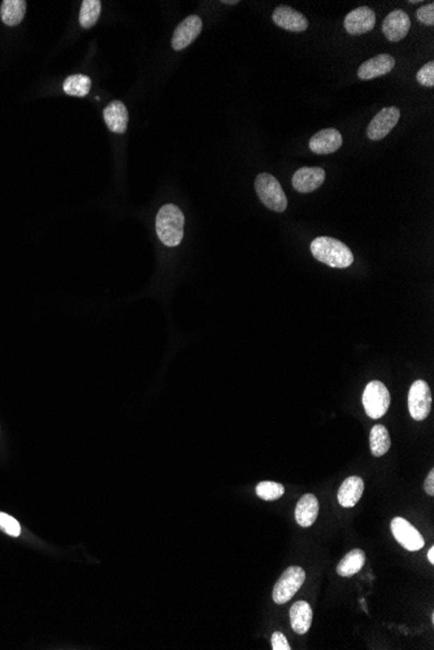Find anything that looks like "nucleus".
I'll return each mask as SVG.
<instances>
[{"mask_svg":"<svg viewBox=\"0 0 434 650\" xmlns=\"http://www.w3.org/2000/svg\"><path fill=\"white\" fill-rule=\"evenodd\" d=\"M202 27H203V24H202L200 17L195 16V15L186 17L176 27V30L173 33V49L181 51V49H186L188 46H190L193 42L197 39L198 35L202 32Z\"/></svg>","mask_w":434,"mask_h":650,"instance_id":"1a4fd4ad","label":"nucleus"},{"mask_svg":"<svg viewBox=\"0 0 434 650\" xmlns=\"http://www.w3.org/2000/svg\"><path fill=\"white\" fill-rule=\"evenodd\" d=\"M394 66H395V59L393 56H390L387 54L377 55V56L369 59L366 63H363L359 66L358 77L363 81L373 80L377 77L390 73L393 70Z\"/></svg>","mask_w":434,"mask_h":650,"instance_id":"4468645a","label":"nucleus"},{"mask_svg":"<svg viewBox=\"0 0 434 650\" xmlns=\"http://www.w3.org/2000/svg\"><path fill=\"white\" fill-rule=\"evenodd\" d=\"M369 444H370V452L375 457H381L386 455L387 450L392 446V439L389 435V431L385 426L382 424H376L369 435Z\"/></svg>","mask_w":434,"mask_h":650,"instance_id":"4be33fe9","label":"nucleus"},{"mask_svg":"<svg viewBox=\"0 0 434 650\" xmlns=\"http://www.w3.org/2000/svg\"><path fill=\"white\" fill-rule=\"evenodd\" d=\"M285 493V487L277 482H260L256 486V495L264 501H276Z\"/></svg>","mask_w":434,"mask_h":650,"instance_id":"393cba45","label":"nucleus"},{"mask_svg":"<svg viewBox=\"0 0 434 650\" xmlns=\"http://www.w3.org/2000/svg\"><path fill=\"white\" fill-rule=\"evenodd\" d=\"M390 526H392V532H393L395 540L406 551L418 552L421 548H424L426 545L424 537L421 536V534L411 525L409 520L401 518V517H395L392 520Z\"/></svg>","mask_w":434,"mask_h":650,"instance_id":"0eeeda50","label":"nucleus"},{"mask_svg":"<svg viewBox=\"0 0 434 650\" xmlns=\"http://www.w3.org/2000/svg\"><path fill=\"white\" fill-rule=\"evenodd\" d=\"M364 492V480L359 477H350L344 480L338 489V503L344 508H354L361 501Z\"/></svg>","mask_w":434,"mask_h":650,"instance_id":"f3484780","label":"nucleus"},{"mask_svg":"<svg viewBox=\"0 0 434 650\" xmlns=\"http://www.w3.org/2000/svg\"><path fill=\"white\" fill-rule=\"evenodd\" d=\"M26 13L25 0H4L1 3L0 16L1 21L8 26H16L24 20Z\"/></svg>","mask_w":434,"mask_h":650,"instance_id":"412c9836","label":"nucleus"},{"mask_svg":"<svg viewBox=\"0 0 434 650\" xmlns=\"http://www.w3.org/2000/svg\"><path fill=\"white\" fill-rule=\"evenodd\" d=\"M0 529L12 537H18L21 534V526L18 520L7 513L0 512Z\"/></svg>","mask_w":434,"mask_h":650,"instance_id":"a878e982","label":"nucleus"},{"mask_svg":"<svg viewBox=\"0 0 434 650\" xmlns=\"http://www.w3.org/2000/svg\"><path fill=\"white\" fill-rule=\"evenodd\" d=\"M222 3H225V4H230V6H234V4H238V0H234V1H229V0H225V1H222Z\"/></svg>","mask_w":434,"mask_h":650,"instance_id":"2f4dec72","label":"nucleus"},{"mask_svg":"<svg viewBox=\"0 0 434 650\" xmlns=\"http://www.w3.org/2000/svg\"><path fill=\"white\" fill-rule=\"evenodd\" d=\"M255 190L263 204L273 211H285L287 197L279 180L270 173H260L255 179Z\"/></svg>","mask_w":434,"mask_h":650,"instance_id":"7ed1b4c3","label":"nucleus"},{"mask_svg":"<svg viewBox=\"0 0 434 650\" xmlns=\"http://www.w3.org/2000/svg\"><path fill=\"white\" fill-rule=\"evenodd\" d=\"M103 117L108 129L116 134H123L128 128L129 114L126 106L121 102L115 100L104 108Z\"/></svg>","mask_w":434,"mask_h":650,"instance_id":"dca6fc26","label":"nucleus"},{"mask_svg":"<svg viewBox=\"0 0 434 650\" xmlns=\"http://www.w3.org/2000/svg\"><path fill=\"white\" fill-rule=\"evenodd\" d=\"M411 21L409 15L402 11L395 9L386 16L382 24V33L386 39L390 42H399L410 32Z\"/></svg>","mask_w":434,"mask_h":650,"instance_id":"9b49d317","label":"nucleus"},{"mask_svg":"<svg viewBox=\"0 0 434 650\" xmlns=\"http://www.w3.org/2000/svg\"><path fill=\"white\" fill-rule=\"evenodd\" d=\"M185 216L174 204H165L156 216V233L167 247H176L183 239Z\"/></svg>","mask_w":434,"mask_h":650,"instance_id":"f03ea898","label":"nucleus"},{"mask_svg":"<svg viewBox=\"0 0 434 650\" xmlns=\"http://www.w3.org/2000/svg\"><path fill=\"white\" fill-rule=\"evenodd\" d=\"M313 619V611L310 603L306 601H296L290 609V623L294 632L304 634L308 632Z\"/></svg>","mask_w":434,"mask_h":650,"instance_id":"6ab92c4d","label":"nucleus"},{"mask_svg":"<svg viewBox=\"0 0 434 650\" xmlns=\"http://www.w3.org/2000/svg\"><path fill=\"white\" fill-rule=\"evenodd\" d=\"M366 563V553L361 549H352L347 553L337 566V574L339 577H350L358 574Z\"/></svg>","mask_w":434,"mask_h":650,"instance_id":"aec40b11","label":"nucleus"},{"mask_svg":"<svg viewBox=\"0 0 434 650\" xmlns=\"http://www.w3.org/2000/svg\"><path fill=\"white\" fill-rule=\"evenodd\" d=\"M432 409V393L426 381L418 379L409 392V410L414 419L424 421Z\"/></svg>","mask_w":434,"mask_h":650,"instance_id":"423d86ee","label":"nucleus"},{"mask_svg":"<svg viewBox=\"0 0 434 650\" xmlns=\"http://www.w3.org/2000/svg\"><path fill=\"white\" fill-rule=\"evenodd\" d=\"M416 80H418V83L421 86H426V87H433L434 86V63L433 61H429L426 63V66H423L420 70H418V74H416Z\"/></svg>","mask_w":434,"mask_h":650,"instance_id":"bb28decb","label":"nucleus"},{"mask_svg":"<svg viewBox=\"0 0 434 650\" xmlns=\"http://www.w3.org/2000/svg\"><path fill=\"white\" fill-rule=\"evenodd\" d=\"M325 171L323 168H301L293 176V186L298 192H312L324 183Z\"/></svg>","mask_w":434,"mask_h":650,"instance_id":"ddd939ff","label":"nucleus"},{"mask_svg":"<svg viewBox=\"0 0 434 650\" xmlns=\"http://www.w3.org/2000/svg\"><path fill=\"white\" fill-rule=\"evenodd\" d=\"M376 24L375 12L369 7H359L351 11L344 18V29L351 35L368 33Z\"/></svg>","mask_w":434,"mask_h":650,"instance_id":"9d476101","label":"nucleus"},{"mask_svg":"<svg viewBox=\"0 0 434 650\" xmlns=\"http://www.w3.org/2000/svg\"><path fill=\"white\" fill-rule=\"evenodd\" d=\"M319 515V500L315 495L307 493L298 501L295 508V520L302 527H311Z\"/></svg>","mask_w":434,"mask_h":650,"instance_id":"a211bd4d","label":"nucleus"},{"mask_svg":"<svg viewBox=\"0 0 434 650\" xmlns=\"http://www.w3.org/2000/svg\"><path fill=\"white\" fill-rule=\"evenodd\" d=\"M306 580V572L299 566L287 568L284 574L279 577L273 588V601L279 605H284L290 601L295 594L302 588Z\"/></svg>","mask_w":434,"mask_h":650,"instance_id":"39448f33","label":"nucleus"},{"mask_svg":"<svg viewBox=\"0 0 434 650\" xmlns=\"http://www.w3.org/2000/svg\"><path fill=\"white\" fill-rule=\"evenodd\" d=\"M272 649L273 650H291L290 644L287 642V636L282 632H275L272 634Z\"/></svg>","mask_w":434,"mask_h":650,"instance_id":"c85d7f7f","label":"nucleus"},{"mask_svg":"<svg viewBox=\"0 0 434 650\" xmlns=\"http://www.w3.org/2000/svg\"><path fill=\"white\" fill-rule=\"evenodd\" d=\"M401 111L397 106H387L381 109L378 114L372 118L368 125L367 135L370 140H381L393 130L395 125L399 121Z\"/></svg>","mask_w":434,"mask_h":650,"instance_id":"6e6552de","label":"nucleus"},{"mask_svg":"<svg viewBox=\"0 0 434 650\" xmlns=\"http://www.w3.org/2000/svg\"><path fill=\"white\" fill-rule=\"evenodd\" d=\"M272 18L275 24L294 33H302L308 27V20L301 12L295 11L291 7L281 6L275 9Z\"/></svg>","mask_w":434,"mask_h":650,"instance_id":"f8f14e48","label":"nucleus"},{"mask_svg":"<svg viewBox=\"0 0 434 650\" xmlns=\"http://www.w3.org/2000/svg\"><path fill=\"white\" fill-rule=\"evenodd\" d=\"M102 3L99 0H83L81 11H80V24L85 29H90L100 16Z\"/></svg>","mask_w":434,"mask_h":650,"instance_id":"b1692460","label":"nucleus"},{"mask_svg":"<svg viewBox=\"0 0 434 650\" xmlns=\"http://www.w3.org/2000/svg\"><path fill=\"white\" fill-rule=\"evenodd\" d=\"M63 89L71 97H86L90 92L91 80L83 74L69 75L64 82Z\"/></svg>","mask_w":434,"mask_h":650,"instance_id":"5701e85b","label":"nucleus"},{"mask_svg":"<svg viewBox=\"0 0 434 650\" xmlns=\"http://www.w3.org/2000/svg\"><path fill=\"white\" fill-rule=\"evenodd\" d=\"M311 252L316 260L332 268H349L354 262V255L346 244L329 238L319 236L311 243Z\"/></svg>","mask_w":434,"mask_h":650,"instance_id":"f257e3e1","label":"nucleus"},{"mask_svg":"<svg viewBox=\"0 0 434 650\" xmlns=\"http://www.w3.org/2000/svg\"><path fill=\"white\" fill-rule=\"evenodd\" d=\"M390 392L384 383L372 381L367 384L363 393V405L369 418L380 419L384 417L390 407Z\"/></svg>","mask_w":434,"mask_h":650,"instance_id":"20e7f679","label":"nucleus"},{"mask_svg":"<svg viewBox=\"0 0 434 650\" xmlns=\"http://www.w3.org/2000/svg\"><path fill=\"white\" fill-rule=\"evenodd\" d=\"M428 560L429 562L433 565L434 563V546H430V549L428 551Z\"/></svg>","mask_w":434,"mask_h":650,"instance_id":"7c9ffc66","label":"nucleus"},{"mask_svg":"<svg viewBox=\"0 0 434 650\" xmlns=\"http://www.w3.org/2000/svg\"><path fill=\"white\" fill-rule=\"evenodd\" d=\"M344 143L342 134L337 129H324L310 139V149L318 154H333Z\"/></svg>","mask_w":434,"mask_h":650,"instance_id":"2eb2a0df","label":"nucleus"},{"mask_svg":"<svg viewBox=\"0 0 434 650\" xmlns=\"http://www.w3.org/2000/svg\"><path fill=\"white\" fill-rule=\"evenodd\" d=\"M424 489L429 496H434V470L432 469L428 477H426V483H424Z\"/></svg>","mask_w":434,"mask_h":650,"instance_id":"c756f323","label":"nucleus"},{"mask_svg":"<svg viewBox=\"0 0 434 650\" xmlns=\"http://www.w3.org/2000/svg\"><path fill=\"white\" fill-rule=\"evenodd\" d=\"M416 18L421 24L428 25V26H432L434 24V4L433 3H429L426 4L424 7L418 9L416 12Z\"/></svg>","mask_w":434,"mask_h":650,"instance_id":"cd10ccee","label":"nucleus"}]
</instances>
